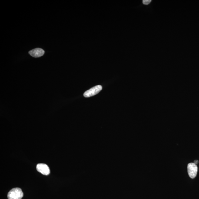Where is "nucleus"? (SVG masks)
Here are the masks:
<instances>
[{"label":"nucleus","instance_id":"obj_1","mask_svg":"<svg viewBox=\"0 0 199 199\" xmlns=\"http://www.w3.org/2000/svg\"><path fill=\"white\" fill-rule=\"evenodd\" d=\"M23 197V193L21 189L16 188L10 190L7 195L9 199H21Z\"/></svg>","mask_w":199,"mask_h":199},{"label":"nucleus","instance_id":"obj_2","mask_svg":"<svg viewBox=\"0 0 199 199\" xmlns=\"http://www.w3.org/2000/svg\"><path fill=\"white\" fill-rule=\"evenodd\" d=\"M102 87L100 85L93 87L85 92L84 96L85 97H89L95 96L102 90Z\"/></svg>","mask_w":199,"mask_h":199},{"label":"nucleus","instance_id":"obj_3","mask_svg":"<svg viewBox=\"0 0 199 199\" xmlns=\"http://www.w3.org/2000/svg\"><path fill=\"white\" fill-rule=\"evenodd\" d=\"M189 176L191 178H195L198 172V167L194 163H189L187 167Z\"/></svg>","mask_w":199,"mask_h":199},{"label":"nucleus","instance_id":"obj_4","mask_svg":"<svg viewBox=\"0 0 199 199\" xmlns=\"http://www.w3.org/2000/svg\"><path fill=\"white\" fill-rule=\"evenodd\" d=\"M36 169L38 172L44 175H48L50 173V168L46 164H38L36 166Z\"/></svg>","mask_w":199,"mask_h":199},{"label":"nucleus","instance_id":"obj_5","mask_svg":"<svg viewBox=\"0 0 199 199\" xmlns=\"http://www.w3.org/2000/svg\"><path fill=\"white\" fill-rule=\"evenodd\" d=\"M29 53L30 56L33 57L38 58L43 56L44 51L42 49L37 48L30 51Z\"/></svg>","mask_w":199,"mask_h":199},{"label":"nucleus","instance_id":"obj_6","mask_svg":"<svg viewBox=\"0 0 199 199\" xmlns=\"http://www.w3.org/2000/svg\"><path fill=\"white\" fill-rule=\"evenodd\" d=\"M151 0H143V3L144 5H148L151 2Z\"/></svg>","mask_w":199,"mask_h":199},{"label":"nucleus","instance_id":"obj_7","mask_svg":"<svg viewBox=\"0 0 199 199\" xmlns=\"http://www.w3.org/2000/svg\"><path fill=\"white\" fill-rule=\"evenodd\" d=\"M198 162L199 161L198 160H194V163L196 165V164H197L198 163Z\"/></svg>","mask_w":199,"mask_h":199}]
</instances>
